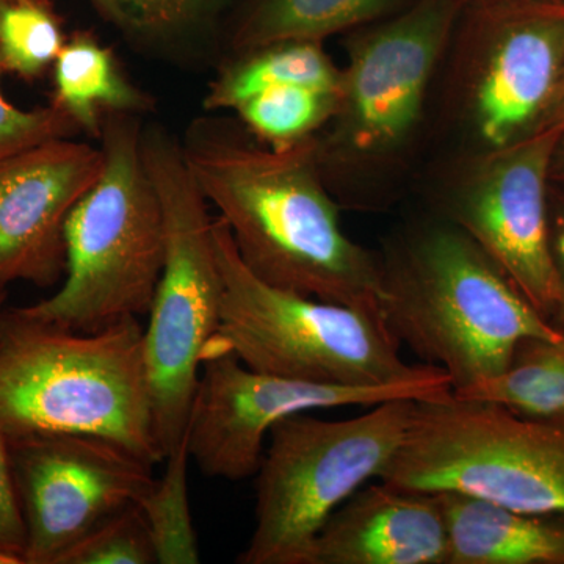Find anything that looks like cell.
Here are the masks:
<instances>
[{"label": "cell", "instance_id": "1", "mask_svg": "<svg viewBox=\"0 0 564 564\" xmlns=\"http://www.w3.org/2000/svg\"><path fill=\"white\" fill-rule=\"evenodd\" d=\"M181 148L193 181L259 280L381 314V259L345 232L315 137L274 150L239 118L204 111L188 122Z\"/></svg>", "mask_w": 564, "mask_h": 564}, {"label": "cell", "instance_id": "2", "mask_svg": "<svg viewBox=\"0 0 564 564\" xmlns=\"http://www.w3.org/2000/svg\"><path fill=\"white\" fill-rule=\"evenodd\" d=\"M0 430L85 434L163 463L137 317L76 332L0 307Z\"/></svg>", "mask_w": 564, "mask_h": 564}, {"label": "cell", "instance_id": "3", "mask_svg": "<svg viewBox=\"0 0 564 564\" xmlns=\"http://www.w3.org/2000/svg\"><path fill=\"white\" fill-rule=\"evenodd\" d=\"M380 259L386 326L400 345L441 367L454 392L503 372L527 337L563 336L444 218L408 229Z\"/></svg>", "mask_w": 564, "mask_h": 564}, {"label": "cell", "instance_id": "4", "mask_svg": "<svg viewBox=\"0 0 564 564\" xmlns=\"http://www.w3.org/2000/svg\"><path fill=\"white\" fill-rule=\"evenodd\" d=\"M214 242L223 302L210 350L232 352L259 372L310 383L452 389L441 367L403 361L402 345L381 314L322 302L259 280L240 259L220 217L214 218Z\"/></svg>", "mask_w": 564, "mask_h": 564}, {"label": "cell", "instance_id": "5", "mask_svg": "<svg viewBox=\"0 0 564 564\" xmlns=\"http://www.w3.org/2000/svg\"><path fill=\"white\" fill-rule=\"evenodd\" d=\"M141 129L140 115L104 117L101 172L66 220L62 288L22 313L76 332L150 313L165 258V221L144 165Z\"/></svg>", "mask_w": 564, "mask_h": 564}, {"label": "cell", "instance_id": "6", "mask_svg": "<svg viewBox=\"0 0 564 564\" xmlns=\"http://www.w3.org/2000/svg\"><path fill=\"white\" fill-rule=\"evenodd\" d=\"M467 3L414 0L348 41L336 111L315 135L318 165L334 196L344 198L351 180L389 172L402 161Z\"/></svg>", "mask_w": 564, "mask_h": 564}, {"label": "cell", "instance_id": "7", "mask_svg": "<svg viewBox=\"0 0 564 564\" xmlns=\"http://www.w3.org/2000/svg\"><path fill=\"white\" fill-rule=\"evenodd\" d=\"M141 152L165 221V258L144 329L155 436L165 458L187 430L204 351L220 326L223 278L210 206L188 172L180 137L143 126Z\"/></svg>", "mask_w": 564, "mask_h": 564}, {"label": "cell", "instance_id": "8", "mask_svg": "<svg viewBox=\"0 0 564 564\" xmlns=\"http://www.w3.org/2000/svg\"><path fill=\"white\" fill-rule=\"evenodd\" d=\"M414 402L389 400L345 421L303 413L278 422L256 473L254 530L237 563L310 564L329 516L399 452Z\"/></svg>", "mask_w": 564, "mask_h": 564}, {"label": "cell", "instance_id": "9", "mask_svg": "<svg viewBox=\"0 0 564 564\" xmlns=\"http://www.w3.org/2000/svg\"><path fill=\"white\" fill-rule=\"evenodd\" d=\"M378 480L564 518V429L454 392L415 400L403 443Z\"/></svg>", "mask_w": 564, "mask_h": 564}, {"label": "cell", "instance_id": "10", "mask_svg": "<svg viewBox=\"0 0 564 564\" xmlns=\"http://www.w3.org/2000/svg\"><path fill=\"white\" fill-rule=\"evenodd\" d=\"M454 40L458 109L474 152L538 131L564 76V3L469 0Z\"/></svg>", "mask_w": 564, "mask_h": 564}, {"label": "cell", "instance_id": "11", "mask_svg": "<svg viewBox=\"0 0 564 564\" xmlns=\"http://www.w3.org/2000/svg\"><path fill=\"white\" fill-rule=\"evenodd\" d=\"M563 131L538 129L499 150L474 152L440 204L441 218L463 229L549 323L560 302L549 199Z\"/></svg>", "mask_w": 564, "mask_h": 564}, {"label": "cell", "instance_id": "12", "mask_svg": "<svg viewBox=\"0 0 564 564\" xmlns=\"http://www.w3.org/2000/svg\"><path fill=\"white\" fill-rule=\"evenodd\" d=\"M11 477L25 529L24 564H58L73 545L139 503L152 464L85 434L11 437Z\"/></svg>", "mask_w": 564, "mask_h": 564}, {"label": "cell", "instance_id": "13", "mask_svg": "<svg viewBox=\"0 0 564 564\" xmlns=\"http://www.w3.org/2000/svg\"><path fill=\"white\" fill-rule=\"evenodd\" d=\"M452 392L437 386L343 388L291 380L250 369L232 352L207 348L185 430L188 452L207 477L239 481L258 473L267 437L282 419L389 400L444 399Z\"/></svg>", "mask_w": 564, "mask_h": 564}, {"label": "cell", "instance_id": "14", "mask_svg": "<svg viewBox=\"0 0 564 564\" xmlns=\"http://www.w3.org/2000/svg\"><path fill=\"white\" fill-rule=\"evenodd\" d=\"M101 169V147L73 139L0 159V304L13 282L50 289L63 281L66 220Z\"/></svg>", "mask_w": 564, "mask_h": 564}, {"label": "cell", "instance_id": "15", "mask_svg": "<svg viewBox=\"0 0 564 564\" xmlns=\"http://www.w3.org/2000/svg\"><path fill=\"white\" fill-rule=\"evenodd\" d=\"M437 494L378 480L362 486L322 527L310 564H447Z\"/></svg>", "mask_w": 564, "mask_h": 564}, {"label": "cell", "instance_id": "16", "mask_svg": "<svg viewBox=\"0 0 564 564\" xmlns=\"http://www.w3.org/2000/svg\"><path fill=\"white\" fill-rule=\"evenodd\" d=\"M434 494L447 529V564H564V518L466 494Z\"/></svg>", "mask_w": 564, "mask_h": 564}, {"label": "cell", "instance_id": "17", "mask_svg": "<svg viewBox=\"0 0 564 564\" xmlns=\"http://www.w3.org/2000/svg\"><path fill=\"white\" fill-rule=\"evenodd\" d=\"M51 104L65 111L80 132L101 139L109 113L144 115L154 109L151 95L133 84L111 47L90 31H76L52 66Z\"/></svg>", "mask_w": 564, "mask_h": 564}, {"label": "cell", "instance_id": "18", "mask_svg": "<svg viewBox=\"0 0 564 564\" xmlns=\"http://www.w3.org/2000/svg\"><path fill=\"white\" fill-rule=\"evenodd\" d=\"M414 0H245L234 17L229 46L240 54L282 43H323L399 13Z\"/></svg>", "mask_w": 564, "mask_h": 564}, {"label": "cell", "instance_id": "19", "mask_svg": "<svg viewBox=\"0 0 564 564\" xmlns=\"http://www.w3.org/2000/svg\"><path fill=\"white\" fill-rule=\"evenodd\" d=\"M285 85H304L339 91L340 68L313 41H282L258 50L232 54L210 82L204 111H234L245 101Z\"/></svg>", "mask_w": 564, "mask_h": 564}, {"label": "cell", "instance_id": "20", "mask_svg": "<svg viewBox=\"0 0 564 564\" xmlns=\"http://www.w3.org/2000/svg\"><path fill=\"white\" fill-rule=\"evenodd\" d=\"M454 395L494 403L527 421L564 429V336L527 337L514 348L503 372Z\"/></svg>", "mask_w": 564, "mask_h": 564}, {"label": "cell", "instance_id": "21", "mask_svg": "<svg viewBox=\"0 0 564 564\" xmlns=\"http://www.w3.org/2000/svg\"><path fill=\"white\" fill-rule=\"evenodd\" d=\"M140 50L174 52L217 28L232 0H88Z\"/></svg>", "mask_w": 564, "mask_h": 564}, {"label": "cell", "instance_id": "22", "mask_svg": "<svg viewBox=\"0 0 564 564\" xmlns=\"http://www.w3.org/2000/svg\"><path fill=\"white\" fill-rule=\"evenodd\" d=\"M187 433L165 456V473L155 478L151 488L139 500V507L154 544L158 563L196 564L202 562L198 536L188 500Z\"/></svg>", "mask_w": 564, "mask_h": 564}, {"label": "cell", "instance_id": "23", "mask_svg": "<svg viewBox=\"0 0 564 564\" xmlns=\"http://www.w3.org/2000/svg\"><path fill=\"white\" fill-rule=\"evenodd\" d=\"M337 101L339 91L285 85L252 96L234 113L254 139L282 150L318 135L332 120Z\"/></svg>", "mask_w": 564, "mask_h": 564}, {"label": "cell", "instance_id": "24", "mask_svg": "<svg viewBox=\"0 0 564 564\" xmlns=\"http://www.w3.org/2000/svg\"><path fill=\"white\" fill-rule=\"evenodd\" d=\"M68 36L51 0L0 2V70L39 80L52 69Z\"/></svg>", "mask_w": 564, "mask_h": 564}, {"label": "cell", "instance_id": "25", "mask_svg": "<svg viewBox=\"0 0 564 564\" xmlns=\"http://www.w3.org/2000/svg\"><path fill=\"white\" fill-rule=\"evenodd\" d=\"M154 563H158V555L150 529L135 503L73 545L58 564Z\"/></svg>", "mask_w": 564, "mask_h": 564}, {"label": "cell", "instance_id": "26", "mask_svg": "<svg viewBox=\"0 0 564 564\" xmlns=\"http://www.w3.org/2000/svg\"><path fill=\"white\" fill-rule=\"evenodd\" d=\"M79 132L76 122L54 104L24 110L11 104L0 90V159L46 141L73 139Z\"/></svg>", "mask_w": 564, "mask_h": 564}, {"label": "cell", "instance_id": "27", "mask_svg": "<svg viewBox=\"0 0 564 564\" xmlns=\"http://www.w3.org/2000/svg\"><path fill=\"white\" fill-rule=\"evenodd\" d=\"M25 529L11 477L9 441L0 430V552L24 564Z\"/></svg>", "mask_w": 564, "mask_h": 564}, {"label": "cell", "instance_id": "28", "mask_svg": "<svg viewBox=\"0 0 564 564\" xmlns=\"http://www.w3.org/2000/svg\"><path fill=\"white\" fill-rule=\"evenodd\" d=\"M549 242L560 289L558 306L551 323L564 336V196L554 198L552 193L549 199Z\"/></svg>", "mask_w": 564, "mask_h": 564}, {"label": "cell", "instance_id": "29", "mask_svg": "<svg viewBox=\"0 0 564 564\" xmlns=\"http://www.w3.org/2000/svg\"><path fill=\"white\" fill-rule=\"evenodd\" d=\"M543 128L564 129V76L562 84H560L558 91H556L554 102H552L551 110H549L547 117H545L543 126H541L540 129Z\"/></svg>", "mask_w": 564, "mask_h": 564}, {"label": "cell", "instance_id": "30", "mask_svg": "<svg viewBox=\"0 0 564 564\" xmlns=\"http://www.w3.org/2000/svg\"><path fill=\"white\" fill-rule=\"evenodd\" d=\"M551 176L552 182L555 181L564 185V131L562 137H560L558 144H556L554 161H552Z\"/></svg>", "mask_w": 564, "mask_h": 564}, {"label": "cell", "instance_id": "31", "mask_svg": "<svg viewBox=\"0 0 564 564\" xmlns=\"http://www.w3.org/2000/svg\"><path fill=\"white\" fill-rule=\"evenodd\" d=\"M0 564H21V562L14 556L6 554V552H0Z\"/></svg>", "mask_w": 564, "mask_h": 564}, {"label": "cell", "instance_id": "32", "mask_svg": "<svg viewBox=\"0 0 564 564\" xmlns=\"http://www.w3.org/2000/svg\"><path fill=\"white\" fill-rule=\"evenodd\" d=\"M529 2H560V3H564V0H529Z\"/></svg>", "mask_w": 564, "mask_h": 564}, {"label": "cell", "instance_id": "33", "mask_svg": "<svg viewBox=\"0 0 564 564\" xmlns=\"http://www.w3.org/2000/svg\"><path fill=\"white\" fill-rule=\"evenodd\" d=\"M0 2H6V0H0Z\"/></svg>", "mask_w": 564, "mask_h": 564}, {"label": "cell", "instance_id": "34", "mask_svg": "<svg viewBox=\"0 0 564 564\" xmlns=\"http://www.w3.org/2000/svg\"><path fill=\"white\" fill-rule=\"evenodd\" d=\"M0 307H3V304H0Z\"/></svg>", "mask_w": 564, "mask_h": 564}]
</instances>
